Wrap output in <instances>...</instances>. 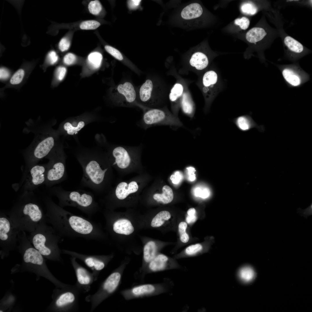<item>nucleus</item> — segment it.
<instances>
[{
    "instance_id": "bb28decb",
    "label": "nucleus",
    "mask_w": 312,
    "mask_h": 312,
    "mask_svg": "<svg viewBox=\"0 0 312 312\" xmlns=\"http://www.w3.org/2000/svg\"><path fill=\"white\" fill-rule=\"evenodd\" d=\"M113 230L115 233L129 235L133 233L134 228L131 222L126 219L118 220L113 224Z\"/></svg>"
},
{
    "instance_id": "e433bc0d",
    "label": "nucleus",
    "mask_w": 312,
    "mask_h": 312,
    "mask_svg": "<svg viewBox=\"0 0 312 312\" xmlns=\"http://www.w3.org/2000/svg\"><path fill=\"white\" fill-rule=\"evenodd\" d=\"M239 276L243 281L248 282L251 281L254 278L255 273L251 268L249 266H245L239 270Z\"/></svg>"
},
{
    "instance_id": "412c9836",
    "label": "nucleus",
    "mask_w": 312,
    "mask_h": 312,
    "mask_svg": "<svg viewBox=\"0 0 312 312\" xmlns=\"http://www.w3.org/2000/svg\"><path fill=\"white\" fill-rule=\"evenodd\" d=\"M70 260L77 278L75 284L81 292L86 293L89 291L92 284L96 280L95 276L92 272H89L80 265L75 257H71Z\"/></svg>"
},
{
    "instance_id": "3c124183",
    "label": "nucleus",
    "mask_w": 312,
    "mask_h": 312,
    "mask_svg": "<svg viewBox=\"0 0 312 312\" xmlns=\"http://www.w3.org/2000/svg\"><path fill=\"white\" fill-rule=\"evenodd\" d=\"M66 69L65 67H58L56 71V76L57 79L59 81L63 80L66 75Z\"/></svg>"
},
{
    "instance_id": "1a4fd4ad",
    "label": "nucleus",
    "mask_w": 312,
    "mask_h": 312,
    "mask_svg": "<svg viewBox=\"0 0 312 312\" xmlns=\"http://www.w3.org/2000/svg\"><path fill=\"white\" fill-rule=\"evenodd\" d=\"M145 178L143 172L129 179L120 181L107 193L105 200L107 202L114 198L123 200L130 196L138 195L144 190Z\"/></svg>"
},
{
    "instance_id": "864d4df0",
    "label": "nucleus",
    "mask_w": 312,
    "mask_h": 312,
    "mask_svg": "<svg viewBox=\"0 0 312 312\" xmlns=\"http://www.w3.org/2000/svg\"><path fill=\"white\" fill-rule=\"evenodd\" d=\"M183 177L182 173L179 171H177L174 174L172 175L170 177V179L172 183L175 184L179 183Z\"/></svg>"
},
{
    "instance_id": "13d9d810",
    "label": "nucleus",
    "mask_w": 312,
    "mask_h": 312,
    "mask_svg": "<svg viewBox=\"0 0 312 312\" xmlns=\"http://www.w3.org/2000/svg\"><path fill=\"white\" fill-rule=\"evenodd\" d=\"M188 171V173L189 175V180L191 181H193L196 179V175L195 172L196 171L195 169L191 167H188L187 168Z\"/></svg>"
},
{
    "instance_id": "c9c22d12",
    "label": "nucleus",
    "mask_w": 312,
    "mask_h": 312,
    "mask_svg": "<svg viewBox=\"0 0 312 312\" xmlns=\"http://www.w3.org/2000/svg\"><path fill=\"white\" fill-rule=\"evenodd\" d=\"M183 91V87L181 83H175L171 89L169 95V98L170 101L172 103H175L181 96H182Z\"/></svg>"
},
{
    "instance_id": "423d86ee",
    "label": "nucleus",
    "mask_w": 312,
    "mask_h": 312,
    "mask_svg": "<svg viewBox=\"0 0 312 312\" xmlns=\"http://www.w3.org/2000/svg\"><path fill=\"white\" fill-rule=\"evenodd\" d=\"M50 190L51 193L57 198L58 205L62 208L75 207L90 218L99 210L98 204L91 192L81 189L67 191L60 186L53 187Z\"/></svg>"
},
{
    "instance_id": "09e8293b",
    "label": "nucleus",
    "mask_w": 312,
    "mask_h": 312,
    "mask_svg": "<svg viewBox=\"0 0 312 312\" xmlns=\"http://www.w3.org/2000/svg\"><path fill=\"white\" fill-rule=\"evenodd\" d=\"M76 57L74 54L69 53L66 54L64 57L63 62L67 65L73 64L76 60Z\"/></svg>"
},
{
    "instance_id": "2f4dec72",
    "label": "nucleus",
    "mask_w": 312,
    "mask_h": 312,
    "mask_svg": "<svg viewBox=\"0 0 312 312\" xmlns=\"http://www.w3.org/2000/svg\"><path fill=\"white\" fill-rule=\"evenodd\" d=\"M282 74L285 80L291 85L296 87L301 84L300 77L293 70L288 68L284 69L282 71Z\"/></svg>"
},
{
    "instance_id": "de8ad7c7",
    "label": "nucleus",
    "mask_w": 312,
    "mask_h": 312,
    "mask_svg": "<svg viewBox=\"0 0 312 312\" xmlns=\"http://www.w3.org/2000/svg\"><path fill=\"white\" fill-rule=\"evenodd\" d=\"M187 216L186 218V221L187 223L190 224L195 222L197 219L196 215V211L194 208L189 209L187 212Z\"/></svg>"
},
{
    "instance_id": "39448f33",
    "label": "nucleus",
    "mask_w": 312,
    "mask_h": 312,
    "mask_svg": "<svg viewBox=\"0 0 312 312\" xmlns=\"http://www.w3.org/2000/svg\"><path fill=\"white\" fill-rule=\"evenodd\" d=\"M46 221L40 223L27 237L33 246L44 257L52 261H62V250L58 244L61 237Z\"/></svg>"
},
{
    "instance_id": "79ce46f5",
    "label": "nucleus",
    "mask_w": 312,
    "mask_h": 312,
    "mask_svg": "<svg viewBox=\"0 0 312 312\" xmlns=\"http://www.w3.org/2000/svg\"><path fill=\"white\" fill-rule=\"evenodd\" d=\"M100 23L95 20H88L82 22L80 24V27L82 29L92 30L98 27Z\"/></svg>"
},
{
    "instance_id": "aec40b11",
    "label": "nucleus",
    "mask_w": 312,
    "mask_h": 312,
    "mask_svg": "<svg viewBox=\"0 0 312 312\" xmlns=\"http://www.w3.org/2000/svg\"><path fill=\"white\" fill-rule=\"evenodd\" d=\"M55 144L54 138L51 136H47L41 140L30 152L26 169L49 155L54 151Z\"/></svg>"
},
{
    "instance_id": "a19ab883",
    "label": "nucleus",
    "mask_w": 312,
    "mask_h": 312,
    "mask_svg": "<svg viewBox=\"0 0 312 312\" xmlns=\"http://www.w3.org/2000/svg\"><path fill=\"white\" fill-rule=\"evenodd\" d=\"M88 9L90 13L94 15L99 14L102 9V7L98 0L91 1L88 5Z\"/></svg>"
},
{
    "instance_id": "b1692460",
    "label": "nucleus",
    "mask_w": 312,
    "mask_h": 312,
    "mask_svg": "<svg viewBox=\"0 0 312 312\" xmlns=\"http://www.w3.org/2000/svg\"><path fill=\"white\" fill-rule=\"evenodd\" d=\"M203 12V9L200 4L192 3L184 8L181 12V16L184 20L191 21L200 17Z\"/></svg>"
},
{
    "instance_id": "a211bd4d",
    "label": "nucleus",
    "mask_w": 312,
    "mask_h": 312,
    "mask_svg": "<svg viewBox=\"0 0 312 312\" xmlns=\"http://www.w3.org/2000/svg\"><path fill=\"white\" fill-rule=\"evenodd\" d=\"M187 270L173 259L162 254L157 255L147 265L141 274L143 277L147 274L171 270Z\"/></svg>"
},
{
    "instance_id": "473e14b6",
    "label": "nucleus",
    "mask_w": 312,
    "mask_h": 312,
    "mask_svg": "<svg viewBox=\"0 0 312 312\" xmlns=\"http://www.w3.org/2000/svg\"><path fill=\"white\" fill-rule=\"evenodd\" d=\"M102 59L103 56L101 53L98 52H94L88 55L87 61L91 68L93 70H96L101 66Z\"/></svg>"
},
{
    "instance_id": "f8f14e48",
    "label": "nucleus",
    "mask_w": 312,
    "mask_h": 312,
    "mask_svg": "<svg viewBox=\"0 0 312 312\" xmlns=\"http://www.w3.org/2000/svg\"><path fill=\"white\" fill-rule=\"evenodd\" d=\"M81 292L75 284L68 285L61 290H55L51 305L52 309L57 311H75L77 307L79 297Z\"/></svg>"
},
{
    "instance_id": "6ab92c4d",
    "label": "nucleus",
    "mask_w": 312,
    "mask_h": 312,
    "mask_svg": "<svg viewBox=\"0 0 312 312\" xmlns=\"http://www.w3.org/2000/svg\"><path fill=\"white\" fill-rule=\"evenodd\" d=\"M116 93L114 102L116 105L122 107L134 105L140 107L137 101L135 89L131 82L125 81L119 84L116 87Z\"/></svg>"
},
{
    "instance_id": "a878e982",
    "label": "nucleus",
    "mask_w": 312,
    "mask_h": 312,
    "mask_svg": "<svg viewBox=\"0 0 312 312\" xmlns=\"http://www.w3.org/2000/svg\"><path fill=\"white\" fill-rule=\"evenodd\" d=\"M190 65L198 70H202L206 68L209 64L207 56L204 53L198 51L194 53L189 61Z\"/></svg>"
},
{
    "instance_id": "8fccbe9b",
    "label": "nucleus",
    "mask_w": 312,
    "mask_h": 312,
    "mask_svg": "<svg viewBox=\"0 0 312 312\" xmlns=\"http://www.w3.org/2000/svg\"><path fill=\"white\" fill-rule=\"evenodd\" d=\"M70 46V42L66 38H63L60 40L59 44V48L62 52L67 50Z\"/></svg>"
},
{
    "instance_id": "4be33fe9",
    "label": "nucleus",
    "mask_w": 312,
    "mask_h": 312,
    "mask_svg": "<svg viewBox=\"0 0 312 312\" xmlns=\"http://www.w3.org/2000/svg\"><path fill=\"white\" fill-rule=\"evenodd\" d=\"M218 75L214 70L206 72L203 75L202 79L203 91L206 95V106L210 104L209 94L216 85L218 81Z\"/></svg>"
},
{
    "instance_id": "72a5a7b5",
    "label": "nucleus",
    "mask_w": 312,
    "mask_h": 312,
    "mask_svg": "<svg viewBox=\"0 0 312 312\" xmlns=\"http://www.w3.org/2000/svg\"><path fill=\"white\" fill-rule=\"evenodd\" d=\"M284 42L288 49L293 52L299 53L303 50L304 47L302 45L290 36H287L285 38Z\"/></svg>"
},
{
    "instance_id": "ea45409f",
    "label": "nucleus",
    "mask_w": 312,
    "mask_h": 312,
    "mask_svg": "<svg viewBox=\"0 0 312 312\" xmlns=\"http://www.w3.org/2000/svg\"><path fill=\"white\" fill-rule=\"evenodd\" d=\"M241 9L243 13L250 15L255 14L257 10V7L254 4L250 3H243L241 6Z\"/></svg>"
},
{
    "instance_id": "f3484780",
    "label": "nucleus",
    "mask_w": 312,
    "mask_h": 312,
    "mask_svg": "<svg viewBox=\"0 0 312 312\" xmlns=\"http://www.w3.org/2000/svg\"><path fill=\"white\" fill-rule=\"evenodd\" d=\"M155 85L153 80L148 79L140 88L137 100L140 107L143 109L146 108H155L161 102L158 95L156 94Z\"/></svg>"
},
{
    "instance_id": "6e6d98bb",
    "label": "nucleus",
    "mask_w": 312,
    "mask_h": 312,
    "mask_svg": "<svg viewBox=\"0 0 312 312\" xmlns=\"http://www.w3.org/2000/svg\"><path fill=\"white\" fill-rule=\"evenodd\" d=\"M10 73L9 70L4 68H1L0 69V78L1 79L5 80L9 77Z\"/></svg>"
},
{
    "instance_id": "0eeeda50",
    "label": "nucleus",
    "mask_w": 312,
    "mask_h": 312,
    "mask_svg": "<svg viewBox=\"0 0 312 312\" xmlns=\"http://www.w3.org/2000/svg\"><path fill=\"white\" fill-rule=\"evenodd\" d=\"M18 248L22 257L23 264L34 269V271L45 276L57 287L62 288L68 285L61 283L55 278L48 269L44 257L32 246L26 232L21 231L18 235Z\"/></svg>"
},
{
    "instance_id": "f704fd0d",
    "label": "nucleus",
    "mask_w": 312,
    "mask_h": 312,
    "mask_svg": "<svg viewBox=\"0 0 312 312\" xmlns=\"http://www.w3.org/2000/svg\"><path fill=\"white\" fill-rule=\"evenodd\" d=\"M171 217L170 212L167 211H162L158 213L153 219L151 226L153 227L161 226L164 222L169 220Z\"/></svg>"
},
{
    "instance_id": "4468645a",
    "label": "nucleus",
    "mask_w": 312,
    "mask_h": 312,
    "mask_svg": "<svg viewBox=\"0 0 312 312\" xmlns=\"http://www.w3.org/2000/svg\"><path fill=\"white\" fill-rule=\"evenodd\" d=\"M9 217L5 213H0V245L3 256L14 249L18 242V235L20 231Z\"/></svg>"
},
{
    "instance_id": "9d476101",
    "label": "nucleus",
    "mask_w": 312,
    "mask_h": 312,
    "mask_svg": "<svg viewBox=\"0 0 312 312\" xmlns=\"http://www.w3.org/2000/svg\"><path fill=\"white\" fill-rule=\"evenodd\" d=\"M141 120L138 122L139 127L145 129L158 125H166L180 127L183 124L178 117L165 108H146Z\"/></svg>"
},
{
    "instance_id": "7ed1b4c3",
    "label": "nucleus",
    "mask_w": 312,
    "mask_h": 312,
    "mask_svg": "<svg viewBox=\"0 0 312 312\" xmlns=\"http://www.w3.org/2000/svg\"><path fill=\"white\" fill-rule=\"evenodd\" d=\"M31 193L23 194L9 214L11 221L20 231L30 233L40 223L46 221L45 214L39 203L30 195Z\"/></svg>"
},
{
    "instance_id": "37998d69",
    "label": "nucleus",
    "mask_w": 312,
    "mask_h": 312,
    "mask_svg": "<svg viewBox=\"0 0 312 312\" xmlns=\"http://www.w3.org/2000/svg\"><path fill=\"white\" fill-rule=\"evenodd\" d=\"M25 75V71L22 69L17 70L11 77L10 82L13 85L18 84L22 81Z\"/></svg>"
},
{
    "instance_id": "5fc2aeb1",
    "label": "nucleus",
    "mask_w": 312,
    "mask_h": 312,
    "mask_svg": "<svg viewBox=\"0 0 312 312\" xmlns=\"http://www.w3.org/2000/svg\"><path fill=\"white\" fill-rule=\"evenodd\" d=\"M298 213L301 214V215L307 217L309 215H312V203L307 208L304 209H302L300 208L297 209Z\"/></svg>"
},
{
    "instance_id": "7c9ffc66",
    "label": "nucleus",
    "mask_w": 312,
    "mask_h": 312,
    "mask_svg": "<svg viewBox=\"0 0 312 312\" xmlns=\"http://www.w3.org/2000/svg\"><path fill=\"white\" fill-rule=\"evenodd\" d=\"M266 35L267 33L264 29L260 27H254L247 32L246 38L249 42L255 43L262 40Z\"/></svg>"
},
{
    "instance_id": "2eb2a0df",
    "label": "nucleus",
    "mask_w": 312,
    "mask_h": 312,
    "mask_svg": "<svg viewBox=\"0 0 312 312\" xmlns=\"http://www.w3.org/2000/svg\"><path fill=\"white\" fill-rule=\"evenodd\" d=\"M48 165V163L36 164L26 169L23 186V194L31 193L39 186L45 184Z\"/></svg>"
},
{
    "instance_id": "6e6552de",
    "label": "nucleus",
    "mask_w": 312,
    "mask_h": 312,
    "mask_svg": "<svg viewBox=\"0 0 312 312\" xmlns=\"http://www.w3.org/2000/svg\"><path fill=\"white\" fill-rule=\"evenodd\" d=\"M126 265L125 264H122L113 270L102 283L96 293L86 297V301L91 303V312L117 290Z\"/></svg>"
},
{
    "instance_id": "5701e85b",
    "label": "nucleus",
    "mask_w": 312,
    "mask_h": 312,
    "mask_svg": "<svg viewBox=\"0 0 312 312\" xmlns=\"http://www.w3.org/2000/svg\"><path fill=\"white\" fill-rule=\"evenodd\" d=\"M233 122L238 129L242 131H247L254 128H257L261 132L264 131V126L258 125L252 117L248 115L239 116L233 119Z\"/></svg>"
},
{
    "instance_id": "4c0bfd02",
    "label": "nucleus",
    "mask_w": 312,
    "mask_h": 312,
    "mask_svg": "<svg viewBox=\"0 0 312 312\" xmlns=\"http://www.w3.org/2000/svg\"><path fill=\"white\" fill-rule=\"evenodd\" d=\"M203 249V246L200 244L191 245L185 249L183 252L184 255L187 256H194L200 253Z\"/></svg>"
},
{
    "instance_id": "393cba45",
    "label": "nucleus",
    "mask_w": 312,
    "mask_h": 312,
    "mask_svg": "<svg viewBox=\"0 0 312 312\" xmlns=\"http://www.w3.org/2000/svg\"><path fill=\"white\" fill-rule=\"evenodd\" d=\"M157 251L158 248L154 242H149L145 245L143 249L144 263L140 270L141 274L147 265L157 255Z\"/></svg>"
},
{
    "instance_id": "dca6fc26",
    "label": "nucleus",
    "mask_w": 312,
    "mask_h": 312,
    "mask_svg": "<svg viewBox=\"0 0 312 312\" xmlns=\"http://www.w3.org/2000/svg\"><path fill=\"white\" fill-rule=\"evenodd\" d=\"M61 250L63 253L75 257L83 261L92 270L96 280L100 272L106 267L111 258V256L86 255L64 249Z\"/></svg>"
},
{
    "instance_id": "20e7f679",
    "label": "nucleus",
    "mask_w": 312,
    "mask_h": 312,
    "mask_svg": "<svg viewBox=\"0 0 312 312\" xmlns=\"http://www.w3.org/2000/svg\"><path fill=\"white\" fill-rule=\"evenodd\" d=\"M142 146H131L115 145L106 152L113 169L120 176L143 172L141 161Z\"/></svg>"
},
{
    "instance_id": "a18cd8bd",
    "label": "nucleus",
    "mask_w": 312,
    "mask_h": 312,
    "mask_svg": "<svg viewBox=\"0 0 312 312\" xmlns=\"http://www.w3.org/2000/svg\"><path fill=\"white\" fill-rule=\"evenodd\" d=\"M235 24L238 25L242 29L246 30L249 27L250 23L249 19L246 17H243L241 18H237L234 21Z\"/></svg>"
},
{
    "instance_id": "9b49d317",
    "label": "nucleus",
    "mask_w": 312,
    "mask_h": 312,
    "mask_svg": "<svg viewBox=\"0 0 312 312\" xmlns=\"http://www.w3.org/2000/svg\"><path fill=\"white\" fill-rule=\"evenodd\" d=\"M174 285L173 281L171 279L165 278L161 283L135 285L122 291L120 293L126 300L149 297L169 292Z\"/></svg>"
},
{
    "instance_id": "c03bdc74",
    "label": "nucleus",
    "mask_w": 312,
    "mask_h": 312,
    "mask_svg": "<svg viewBox=\"0 0 312 312\" xmlns=\"http://www.w3.org/2000/svg\"><path fill=\"white\" fill-rule=\"evenodd\" d=\"M195 195L202 198H206L209 196L210 194L209 190L206 187H198L195 190Z\"/></svg>"
},
{
    "instance_id": "f03ea898",
    "label": "nucleus",
    "mask_w": 312,
    "mask_h": 312,
    "mask_svg": "<svg viewBox=\"0 0 312 312\" xmlns=\"http://www.w3.org/2000/svg\"><path fill=\"white\" fill-rule=\"evenodd\" d=\"M76 156L83 171L80 186L90 188L96 194L107 193L112 187L114 178L107 153L83 150Z\"/></svg>"
},
{
    "instance_id": "49530a36",
    "label": "nucleus",
    "mask_w": 312,
    "mask_h": 312,
    "mask_svg": "<svg viewBox=\"0 0 312 312\" xmlns=\"http://www.w3.org/2000/svg\"><path fill=\"white\" fill-rule=\"evenodd\" d=\"M105 48L106 51L116 59L122 60L123 57L120 52L116 49L109 45H106Z\"/></svg>"
},
{
    "instance_id": "f257e3e1",
    "label": "nucleus",
    "mask_w": 312,
    "mask_h": 312,
    "mask_svg": "<svg viewBox=\"0 0 312 312\" xmlns=\"http://www.w3.org/2000/svg\"><path fill=\"white\" fill-rule=\"evenodd\" d=\"M43 201L47 210L46 222L51 225L61 237L94 240L99 239L100 229L94 222L65 210L50 197H45Z\"/></svg>"
},
{
    "instance_id": "cd10ccee",
    "label": "nucleus",
    "mask_w": 312,
    "mask_h": 312,
    "mask_svg": "<svg viewBox=\"0 0 312 312\" xmlns=\"http://www.w3.org/2000/svg\"><path fill=\"white\" fill-rule=\"evenodd\" d=\"M180 104L183 113L190 117L192 118L194 113L195 105L191 97L187 93L184 92L183 94Z\"/></svg>"
},
{
    "instance_id": "ddd939ff",
    "label": "nucleus",
    "mask_w": 312,
    "mask_h": 312,
    "mask_svg": "<svg viewBox=\"0 0 312 312\" xmlns=\"http://www.w3.org/2000/svg\"><path fill=\"white\" fill-rule=\"evenodd\" d=\"M46 174L45 184L51 187L67 178L66 157L62 149L56 150L51 154Z\"/></svg>"
},
{
    "instance_id": "c756f323",
    "label": "nucleus",
    "mask_w": 312,
    "mask_h": 312,
    "mask_svg": "<svg viewBox=\"0 0 312 312\" xmlns=\"http://www.w3.org/2000/svg\"><path fill=\"white\" fill-rule=\"evenodd\" d=\"M85 124L86 122L83 120L77 119L66 122L63 127L67 134L73 135L81 130Z\"/></svg>"
},
{
    "instance_id": "603ef678",
    "label": "nucleus",
    "mask_w": 312,
    "mask_h": 312,
    "mask_svg": "<svg viewBox=\"0 0 312 312\" xmlns=\"http://www.w3.org/2000/svg\"><path fill=\"white\" fill-rule=\"evenodd\" d=\"M58 60V57L56 52L52 51L49 53L47 55V60L49 63L53 65L56 63Z\"/></svg>"
},
{
    "instance_id": "c85d7f7f",
    "label": "nucleus",
    "mask_w": 312,
    "mask_h": 312,
    "mask_svg": "<svg viewBox=\"0 0 312 312\" xmlns=\"http://www.w3.org/2000/svg\"><path fill=\"white\" fill-rule=\"evenodd\" d=\"M161 193H156L153 196V199L157 202L164 204L170 203L173 198V193L172 188L167 185L164 186Z\"/></svg>"
},
{
    "instance_id": "4d7b16f0",
    "label": "nucleus",
    "mask_w": 312,
    "mask_h": 312,
    "mask_svg": "<svg viewBox=\"0 0 312 312\" xmlns=\"http://www.w3.org/2000/svg\"><path fill=\"white\" fill-rule=\"evenodd\" d=\"M141 0H129L127 2L129 8L131 9H136L140 4Z\"/></svg>"
},
{
    "instance_id": "58836bf2",
    "label": "nucleus",
    "mask_w": 312,
    "mask_h": 312,
    "mask_svg": "<svg viewBox=\"0 0 312 312\" xmlns=\"http://www.w3.org/2000/svg\"><path fill=\"white\" fill-rule=\"evenodd\" d=\"M187 226V223L184 222H180L178 226L180 239L183 243H186L189 239V236L186 231Z\"/></svg>"
}]
</instances>
